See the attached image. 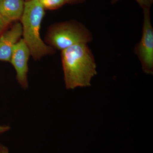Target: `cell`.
Listing matches in <instances>:
<instances>
[{
	"mask_svg": "<svg viewBox=\"0 0 153 153\" xmlns=\"http://www.w3.org/2000/svg\"><path fill=\"white\" fill-rule=\"evenodd\" d=\"M24 7L23 0H0V14L10 24L21 19Z\"/></svg>",
	"mask_w": 153,
	"mask_h": 153,
	"instance_id": "52a82bcc",
	"label": "cell"
},
{
	"mask_svg": "<svg viewBox=\"0 0 153 153\" xmlns=\"http://www.w3.org/2000/svg\"><path fill=\"white\" fill-rule=\"evenodd\" d=\"M10 127L9 126H0V134L8 131L10 129Z\"/></svg>",
	"mask_w": 153,
	"mask_h": 153,
	"instance_id": "8fae6325",
	"label": "cell"
},
{
	"mask_svg": "<svg viewBox=\"0 0 153 153\" xmlns=\"http://www.w3.org/2000/svg\"><path fill=\"white\" fill-rule=\"evenodd\" d=\"M30 54V49L24 39H22L15 44L13 48L10 62L16 71L18 82L24 89L28 87V61Z\"/></svg>",
	"mask_w": 153,
	"mask_h": 153,
	"instance_id": "5b68a950",
	"label": "cell"
},
{
	"mask_svg": "<svg viewBox=\"0 0 153 153\" xmlns=\"http://www.w3.org/2000/svg\"><path fill=\"white\" fill-rule=\"evenodd\" d=\"M26 1H29V0H26Z\"/></svg>",
	"mask_w": 153,
	"mask_h": 153,
	"instance_id": "5bb4252c",
	"label": "cell"
},
{
	"mask_svg": "<svg viewBox=\"0 0 153 153\" xmlns=\"http://www.w3.org/2000/svg\"><path fill=\"white\" fill-rule=\"evenodd\" d=\"M9 24L6 22L2 16L0 14V34L2 33L6 27Z\"/></svg>",
	"mask_w": 153,
	"mask_h": 153,
	"instance_id": "30bf717a",
	"label": "cell"
},
{
	"mask_svg": "<svg viewBox=\"0 0 153 153\" xmlns=\"http://www.w3.org/2000/svg\"><path fill=\"white\" fill-rule=\"evenodd\" d=\"M73 1V0H66V2H68L71 1Z\"/></svg>",
	"mask_w": 153,
	"mask_h": 153,
	"instance_id": "4fadbf2b",
	"label": "cell"
},
{
	"mask_svg": "<svg viewBox=\"0 0 153 153\" xmlns=\"http://www.w3.org/2000/svg\"><path fill=\"white\" fill-rule=\"evenodd\" d=\"M49 38L53 47L62 51L75 44H88L92 40L91 33L84 25L71 22L56 25L50 31Z\"/></svg>",
	"mask_w": 153,
	"mask_h": 153,
	"instance_id": "3957f363",
	"label": "cell"
},
{
	"mask_svg": "<svg viewBox=\"0 0 153 153\" xmlns=\"http://www.w3.org/2000/svg\"><path fill=\"white\" fill-rule=\"evenodd\" d=\"M44 13V8L39 0H29L25 3L21 18L23 39L35 59L53 52L52 48L46 45L40 36V27Z\"/></svg>",
	"mask_w": 153,
	"mask_h": 153,
	"instance_id": "7a4b0ae2",
	"label": "cell"
},
{
	"mask_svg": "<svg viewBox=\"0 0 153 153\" xmlns=\"http://www.w3.org/2000/svg\"><path fill=\"white\" fill-rule=\"evenodd\" d=\"M118 1L119 0H112L111 3L114 4ZM136 1L143 9H150L153 2V0H136Z\"/></svg>",
	"mask_w": 153,
	"mask_h": 153,
	"instance_id": "9c48e42d",
	"label": "cell"
},
{
	"mask_svg": "<svg viewBox=\"0 0 153 153\" xmlns=\"http://www.w3.org/2000/svg\"><path fill=\"white\" fill-rule=\"evenodd\" d=\"M88 44H75L62 50V66L66 88L91 86L97 74L96 63Z\"/></svg>",
	"mask_w": 153,
	"mask_h": 153,
	"instance_id": "6da1fadb",
	"label": "cell"
},
{
	"mask_svg": "<svg viewBox=\"0 0 153 153\" xmlns=\"http://www.w3.org/2000/svg\"><path fill=\"white\" fill-rule=\"evenodd\" d=\"M0 153H9L8 148L1 144H0Z\"/></svg>",
	"mask_w": 153,
	"mask_h": 153,
	"instance_id": "7c38bea8",
	"label": "cell"
},
{
	"mask_svg": "<svg viewBox=\"0 0 153 153\" xmlns=\"http://www.w3.org/2000/svg\"><path fill=\"white\" fill-rule=\"evenodd\" d=\"M23 34L22 25L17 23L0 37V60L10 62L13 48Z\"/></svg>",
	"mask_w": 153,
	"mask_h": 153,
	"instance_id": "8992f818",
	"label": "cell"
},
{
	"mask_svg": "<svg viewBox=\"0 0 153 153\" xmlns=\"http://www.w3.org/2000/svg\"><path fill=\"white\" fill-rule=\"evenodd\" d=\"M144 21L140 41L134 48V52L140 60L143 71L153 74V29L151 22L150 9L143 8Z\"/></svg>",
	"mask_w": 153,
	"mask_h": 153,
	"instance_id": "277c9868",
	"label": "cell"
},
{
	"mask_svg": "<svg viewBox=\"0 0 153 153\" xmlns=\"http://www.w3.org/2000/svg\"><path fill=\"white\" fill-rule=\"evenodd\" d=\"M44 8L54 10L58 8L66 2V0H39Z\"/></svg>",
	"mask_w": 153,
	"mask_h": 153,
	"instance_id": "ba28073f",
	"label": "cell"
}]
</instances>
